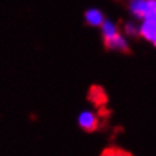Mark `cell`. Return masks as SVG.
<instances>
[{
  "label": "cell",
  "mask_w": 156,
  "mask_h": 156,
  "mask_svg": "<svg viewBox=\"0 0 156 156\" xmlns=\"http://www.w3.org/2000/svg\"><path fill=\"white\" fill-rule=\"evenodd\" d=\"M102 27L103 36V46L106 50H119L122 53H130V48L126 44L124 38L120 36L119 32L114 28V25L105 20Z\"/></svg>",
  "instance_id": "obj_1"
},
{
  "label": "cell",
  "mask_w": 156,
  "mask_h": 156,
  "mask_svg": "<svg viewBox=\"0 0 156 156\" xmlns=\"http://www.w3.org/2000/svg\"><path fill=\"white\" fill-rule=\"evenodd\" d=\"M87 99L90 101L91 103H94V106L98 107L99 110H105L106 105L108 102L106 91H105V89L102 86H99V85H93V86H90Z\"/></svg>",
  "instance_id": "obj_2"
},
{
  "label": "cell",
  "mask_w": 156,
  "mask_h": 156,
  "mask_svg": "<svg viewBox=\"0 0 156 156\" xmlns=\"http://www.w3.org/2000/svg\"><path fill=\"white\" fill-rule=\"evenodd\" d=\"M78 124L86 132H94L99 128V118L91 111H83L78 116Z\"/></svg>",
  "instance_id": "obj_3"
},
{
  "label": "cell",
  "mask_w": 156,
  "mask_h": 156,
  "mask_svg": "<svg viewBox=\"0 0 156 156\" xmlns=\"http://www.w3.org/2000/svg\"><path fill=\"white\" fill-rule=\"evenodd\" d=\"M85 19H86V23L89 25L93 27H101L103 24V15L99 12L98 9H89L86 13H85Z\"/></svg>",
  "instance_id": "obj_4"
},
{
  "label": "cell",
  "mask_w": 156,
  "mask_h": 156,
  "mask_svg": "<svg viewBox=\"0 0 156 156\" xmlns=\"http://www.w3.org/2000/svg\"><path fill=\"white\" fill-rule=\"evenodd\" d=\"M99 156H135V155L131 154V152L127 150H123V148H120V147L108 146L101 152Z\"/></svg>",
  "instance_id": "obj_5"
}]
</instances>
